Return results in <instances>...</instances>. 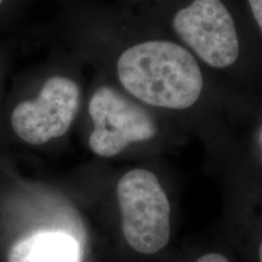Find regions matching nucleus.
I'll list each match as a JSON object with an SVG mask.
<instances>
[{"mask_svg":"<svg viewBox=\"0 0 262 262\" xmlns=\"http://www.w3.org/2000/svg\"><path fill=\"white\" fill-rule=\"evenodd\" d=\"M120 83L147 104L186 110L201 97L204 80L198 62L181 45L149 40L134 45L117 62Z\"/></svg>","mask_w":262,"mask_h":262,"instance_id":"1","label":"nucleus"},{"mask_svg":"<svg viewBox=\"0 0 262 262\" xmlns=\"http://www.w3.org/2000/svg\"><path fill=\"white\" fill-rule=\"evenodd\" d=\"M117 199L124 238L131 249L152 255L166 247L171 234L170 203L156 173L133 169L120 178Z\"/></svg>","mask_w":262,"mask_h":262,"instance_id":"2","label":"nucleus"},{"mask_svg":"<svg viewBox=\"0 0 262 262\" xmlns=\"http://www.w3.org/2000/svg\"><path fill=\"white\" fill-rule=\"evenodd\" d=\"M89 114L94 124L89 146L103 158L118 156L131 143L152 140L158 131L145 108L108 86L91 97Z\"/></svg>","mask_w":262,"mask_h":262,"instance_id":"3","label":"nucleus"},{"mask_svg":"<svg viewBox=\"0 0 262 262\" xmlns=\"http://www.w3.org/2000/svg\"><path fill=\"white\" fill-rule=\"evenodd\" d=\"M172 28L181 40L211 67L226 68L237 61V29L221 0H194L175 15Z\"/></svg>","mask_w":262,"mask_h":262,"instance_id":"4","label":"nucleus"},{"mask_svg":"<svg viewBox=\"0 0 262 262\" xmlns=\"http://www.w3.org/2000/svg\"><path fill=\"white\" fill-rule=\"evenodd\" d=\"M79 104V88L70 78L51 77L35 100L24 101L11 113V125L29 145H44L67 133Z\"/></svg>","mask_w":262,"mask_h":262,"instance_id":"5","label":"nucleus"},{"mask_svg":"<svg viewBox=\"0 0 262 262\" xmlns=\"http://www.w3.org/2000/svg\"><path fill=\"white\" fill-rule=\"evenodd\" d=\"M8 262H79V245L63 232H39L12 245Z\"/></svg>","mask_w":262,"mask_h":262,"instance_id":"6","label":"nucleus"},{"mask_svg":"<svg viewBox=\"0 0 262 262\" xmlns=\"http://www.w3.org/2000/svg\"><path fill=\"white\" fill-rule=\"evenodd\" d=\"M255 19L262 32V0H248Z\"/></svg>","mask_w":262,"mask_h":262,"instance_id":"7","label":"nucleus"},{"mask_svg":"<svg viewBox=\"0 0 262 262\" xmlns=\"http://www.w3.org/2000/svg\"><path fill=\"white\" fill-rule=\"evenodd\" d=\"M195 262H229V260L219 253H209L203 255Z\"/></svg>","mask_w":262,"mask_h":262,"instance_id":"8","label":"nucleus"},{"mask_svg":"<svg viewBox=\"0 0 262 262\" xmlns=\"http://www.w3.org/2000/svg\"><path fill=\"white\" fill-rule=\"evenodd\" d=\"M258 258H260V262H262V241L260 243V248H258Z\"/></svg>","mask_w":262,"mask_h":262,"instance_id":"9","label":"nucleus"},{"mask_svg":"<svg viewBox=\"0 0 262 262\" xmlns=\"http://www.w3.org/2000/svg\"><path fill=\"white\" fill-rule=\"evenodd\" d=\"M2 3H3V0H0V4H2Z\"/></svg>","mask_w":262,"mask_h":262,"instance_id":"10","label":"nucleus"}]
</instances>
